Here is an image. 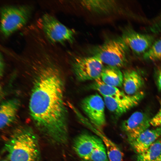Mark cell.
Wrapping results in <instances>:
<instances>
[{
  "label": "cell",
  "instance_id": "d4e9b609",
  "mask_svg": "<svg viewBox=\"0 0 161 161\" xmlns=\"http://www.w3.org/2000/svg\"><path fill=\"white\" fill-rule=\"evenodd\" d=\"M1 161H9L7 159V160H3Z\"/></svg>",
  "mask_w": 161,
  "mask_h": 161
},
{
  "label": "cell",
  "instance_id": "5b68a950",
  "mask_svg": "<svg viewBox=\"0 0 161 161\" xmlns=\"http://www.w3.org/2000/svg\"><path fill=\"white\" fill-rule=\"evenodd\" d=\"M41 28L46 37L53 44L66 42L72 43L74 41V31L50 14H46L42 16Z\"/></svg>",
  "mask_w": 161,
  "mask_h": 161
},
{
  "label": "cell",
  "instance_id": "4fadbf2b",
  "mask_svg": "<svg viewBox=\"0 0 161 161\" xmlns=\"http://www.w3.org/2000/svg\"><path fill=\"white\" fill-rule=\"evenodd\" d=\"M19 101L16 99L3 102L0 109V127L3 129L10 125L15 120L20 106Z\"/></svg>",
  "mask_w": 161,
  "mask_h": 161
},
{
  "label": "cell",
  "instance_id": "484cf974",
  "mask_svg": "<svg viewBox=\"0 0 161 161\" xmlns=\"http://www.w3.org/2000/svg\"><path fill=\"white\" fill-rule=\"evenodd\" d=\"M83 161H92L89 160H84Z\"/></svg>",
  "mask_w": 161,
  "mask_h": 161
},
{
  "label": "cell",
  "instance_id": "d6986e66",
  "mask_svg": "<svg viewBox=\"0 0 161 161\" xmlns=\"http://www.w3.org/2000/svg\"><path fill=\"white\" fill-rule=\"evenodd\" d=\"M161 155V137H160L145 151L137 154L136 161H154Z\"/></svg>",
  "mask_w": 161,
  "mask_h": 161
},
{
  "label": "cell",
  "instance_id": "52a82bcc",
  "mask_svg": "<svg viewBox=\"0 0 161 161\" xmlns=\"http://www.w3.org/2000/svg\"><path fill=\"white\" fill-rule=\"evenodd\" d=\"M105 106L103 99L97 94L86 97L81 103L82 109L93 126L100 129L106 123Z\"/></svg>",
  "mask_w": 161,
  "mask_h": 161
},
{
  "label": "cell",
  "instance_id": "2e32d148",
  "mask_svg": "<svg viewBox=\"0 0 161 161\" xmlns=\"http://www.w3.org/2000/svg\"><path fill=\"white\" fill-rule=\"evenodd\" d=\"M100 78L106 84L115 87H120L123 85V73L119 68L107 66L103 67Z\"/></svg>",
  "mask_w": 161,
  "mask_h": 161
},
{
  "label": "cell",
  "instance_id": "30bf717a",
  "mask_svg": "<svg viewBox=\"0 0 161 161\" xmlns=\"http://www.w3.org/2000/svg\"><path fill=\"white\" fill-rule=\"evenodd\" d=\"M121 38L128 48L137 54H143L154 43V38L150 35L138 33L131 29H126Z\"/></svg>",
  "mask_w": 161,
  "mask_h": 161
},
{
  "label": "cell",
  "instance_id": "e0dca14e",
  "mask_svg": "<svg viewBox=\"0 0 161 161\" xmlns=\"http://www.w3.org/2000/svg\"><path fill=\"white\" fill-rule=\"evenodd\" d=\"M81 4L90 11L97 13H107L115 8L114 1L112 0H83Z\"/></svg>",
  "mask_w": 161,
  "mask_h": 161
},
{
  "label": "cell",
  "instance_id": "ba28073f",
  "mask_svg": "<svg viewBox=\"0 0 161 161\" xmlns=\"http://www.w3.org/2000/svg\"><path fill=\"white\" fill-rule=\"evenodd\" d=\"M151 118L146 113L137 111L123 122L122 129L125 133L129 143L148 129L151 125Z\"/></svg>",
  "mask_w": 161,
  "mask_h": 161
},
{
  "label": "cell",
  "instance_id": "603a6c76",
  "mask_svg": "<svg viewBox=\"0 0 161 161\" xmlns=\"http://www.w3.org/2000/svg\"><path fill=\"white\" fill-rule=\"evenodd\" d=\"M157 79L158 87L161 90V66L157 72Z\"/></svg>",
  "mask_w": 161,
  "mask_h": 161
},
{
  "label": "cell",
  "instance_id": "9c48e42d",
  "mask_svg": "<svg viewBox=\"0 0 161 161\" xmlns=\"http://www.w3.org/2000/svg\"><path fill=\"white\" fill-rule=\"evenodd\" d=\"M144 96L143 92L132 95L126 94L122 97H103L105 106L115 116H120L134 107Z\"/></svg>",
  "mask_w": 161,
  "mask_h": 161
},
{
  "label": "cell",
  "instance_id": "8992f818",
  "mask_svg": "<svg viewBox=\"0 0 161 161\" xmlns=\"http://www.w3.org/2000/svg\"><path fill=\"white\" fill-rule=\"evenodd\" d=\"M103 63L97 57H75L72 63L74 75L79 81H93L100 78L103 68Z\"/></svg>",
  "mask_w": 161,
  "mask_h": 161
},
{
  "label": "cell",
  "instance_id": "6da1fadb",
  "mask_svg": "<svg viewBox=\"0 0 161 161\" xmlns=\"http://www.w3.org/2000/svg\"><path fill=\"white\" fill-rule=\"evenodd\" d=\"M54 54L45 52L34 62L38 69L30 98V115L38 129L50 141L66 144L69 138L64 83L53 63Z\"/></svg>",
  "mask_w": 161,
  "mask_h": 161
},
{
  "label": "cell",
  "instance_id": "5bb4252c",
  "mask_svg": "<svg viewBox=\"0 0 161 161\" xmlns=\"http://www.w3.org/2000/svg\"><path fill=\"white\" fill-rule=\"evenodd\" d=\"M123 85L127 95H135L140 92L144 84V81L140 74L133 69L126 70L123 72Z\"/></svg>",
  "mask_w": 161,
  "mask_h": 161
},
{
  "label": "cell",
  "instance_id": "7c38bea8",
  "mask_svg": "<svg viewBox=\"0 0 161 161\" xmlns=\"http://www.w3.org/2000/svg\"><path fill=\"white\" fill-rule=\"evenodd\" d=\"M161 136V127L148 129L129 143L137 154L145 151Z\"/></svg>",
  "mask_w": 161,
  "mask_h": 161
},
{
  "label": "cell",
  "instance_id": "44dd1931",
  "mask_svg": "<svg viewBox=\"0 0 161 161\" xmlns=\"http://www.w3.org/2000/svg\"><path fill=\"white\" fill-rule=\"evenodd\" d=\"M89 160L92 161H109L105 146L101 140L93 150Z\"/></svg>",
  "mask_w": 161,
  "mask_h": 161
},
{
  "label": "cell",
  "instance_id": "cb8c5ba5",
  "mask_svg": "<svg viewBox=\"0 0 161 161\" xmlns=\"http://www.w3.org/2000/svg\"><path fill=\"white\" fill-rule=\"evenodd\" d=\"M154 161H161V155Z\"/></svg>",
  "mask_w": 161,
  "mask_h": 161
},
{
  "label": "cell",
  "instance_id": "3957f363",
  "mask_svg": "<svg viewBox=\"0 0 161 161\" xmlns=\"http://www.w3.org/2000/svg\"><path fill=\"white\" fill-rule=\"evenodd\" d=\"M129 49L121 38H116L106 41L92 52L103 64L119 68L126 62Z\"/></svg>",
  "mask_w": 161,
  "mask_h": 161
},
{
  "label": "cell",
  "instance_id": "8fae6325",
  "mask_svg": "<svg viewBox=\"0 0 161 161\" xmlns=\"http://www.w3.org/2000/svg\"><path fill=\"white\" fill-rule=\"evenodd\" d=\"M101 140L97 136L81 133L74 139L73 148L80 157L84 160H89L93 150Z\"/></svg>",
  "mask_w": 161,
  "mask_h": 161
},
{
  "label": "cell",
  "instance_id": "ac0fdd59",
  "mask_svg": "<svg viewBox=\"0 0 161 161\" xmlns=\"http://www.w3.org/2000/svg\"><path fill=\"white\" fill-rule=\"evenodd\" d=\"M90 87L91 89L98 91L103 97H122L126 95L117 87L104 83L100 78L94 80Z\"/></svg>",
  "mask_w": 161,
  "mask_h": 161
},
{
  "label": "cell",
  "instance_id": "7a4b0ae2",
  "mask_svg": "<svg viewBox=\"0 0 161 161\" xmlns=\"http://www.w3.org/2000/svg\"><path fill=\"white\" fill-rule=\"evenodd\" d=\"M4 150L9 161H40L37 136L30 128L16 129L5 143Z\"/></svg>",
  "mask_w": 161,
  "mask_h": 161
},
{
  "label": "cell",
  "instance_id": "277c9868",
  "mask_svg": "<svg viewBox=\"0 0 161 161\" xmlns=\"http://www.w3.org/2000/svg\"><path fill=\"white\" fill-rule=\"evenodd\" d=\"M31 13L28 6H7L1 10V31L7 37L24 26L28 21Z\"/></svg>",
  "mask_w": 161,
  "mask_h": 161
},
{
  "label": "cell",
  "instance_id": "9a60e30c",
  "mask_svg": "<svg viewBox=\"0 0 161 161\" xmlns=\"http://www.w3.org/2000/svg\"><path fill=\"white\" fill-rule=\"evenodd\" d=\"M93 129L94 131L102 141L109 161H123V154L119 146L105 136L100 129L96 127Z\"/></svg>",
  "mask_w": 161,
  "mask_h": 161
},
{
  "label": "cell",
  "instance_id": "ffe728a7",
  "mask_svg": "<svg viewBox=\"0 0 161 161\" xmlns=\"http://www.w3.org/2000/svg\"><path fill=\"white\" fill-rule=\"evenodd\" d=\"M143 57L146 60L152 61L161 59V38L153 43Z\"/></svg>",
  "mask_w": 161,
  "mask_h": 161
},
{
  "label": "cell",
  "instance_id": "7402d4cb",
  "mask_svg": "<svg viewBox=\"0 0 161 161\" xmlns=\"http://www.w3.org/2000/svg\"><path fill=\"white\" fill-rule=\"evenodd\" d=\"M151 125L156 127H161V101L160 107L157 113L151 119Z\"/></svg>",
  "mask_w": 161,
  "mask_h": 161
}]
</instances>
